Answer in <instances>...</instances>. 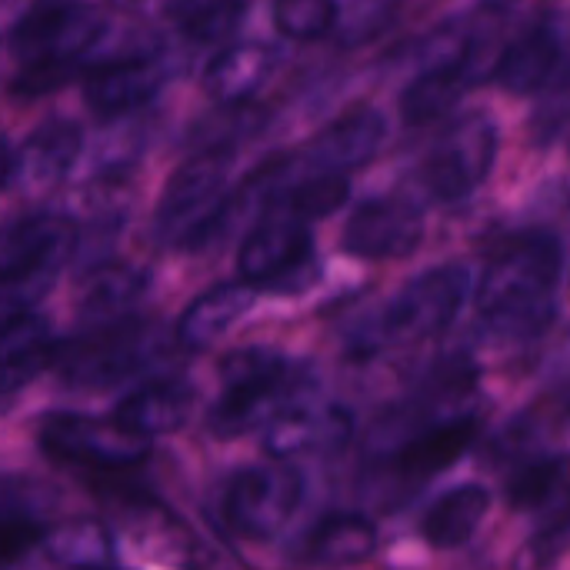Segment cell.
Instances as JSON below:
<instances>
[{
	"label": "cell",
	"mask_w": 570,
	"mask_h": 570,
	"mask_svg": "<svg viewBox=\"0 0 570 570\" xmlns=\"http://www.w3.org/2000/svg\"><path fill=\"white\" fill-rule=\"evenodd\" d=\"M564 247L548 230L518 234L494 250L478 287L481 321L498 337H534L558 311Z\"/></svg>",
	"instance_id": "6da1fadb"
},
{
	"label": "cell",
	"mask_w": 570,
	"mask_h": 570,
	"mask_svg": "<svg viewBox=\"0 0 570 570\" xmlns=\"http://www.w3.org/2000/svg\"><path fill=\"white\" fill-rule=\"evenodd\" d=\"M220 381L224 394L207 414V428L217 441H237L264 428L284 407L307 401L314 391L307 367H297L267 347L227 354L220 361Z\"/></svg>",
	"instance_id": "7a4b0ae2"
},
{
	"label": "cell",
	"mask_w": 570,
	"mask_h": 570,
	"mask_svg": "<svg viewBox=\"0 0 570 570\" xmlns=\"http://www.w3.org/2000/svg\"><path fill=\"white\" fill-rule=\"evenodd\" d=\"M468 291L471 271L464 264H441L417 274L367 324L354 331V354L371 357L441 334L461 314Z\"/></svg>",
	"instance_id": "3957f363"
},
{
	"label": "cell",
	"mask_w": 570,
	"mask_h": 570,
	"mask_svg": "<svg viewBox=\"0 0 570 570\" xmlns=\"http://www.w3.org/2000/svg\"><path fill=\"white\" fill-rule=\"evenodd\" d=\"M160 351V327L124 314L114 321H97L70 341H57L50 371L70 391H107L150 367Z\"/></svg>",
	"instance_id": "277c9868"
},
{
	"label": "cell",
	"mask_w": 570,
	"mask_h": 570,
	"mask_svg": "<svg viewBox=\"0 0 570 570\" xmlns=\"http://www.w3.org/2000/svg\"><path fill=\"white\" fill-rule=\"evenodd\" d=\"M237 271L254 287L301 294L321 274L311 224L277 204H267L264 217L250 227L237 250Z\"/></svg>",
	"instance_id": "5b68a950"
},
{
	"label": "cell",
	"mask_w": 570,
	"mask_h": 570,
	"mask_svg": "<svg viewBox=\"0 0 570 570\" xmlns=\"http://www.w3.org/2000/svg\"><path fill=\"white\" fill-rule=\"evenodd\" d=\"M498 144L501 137L491 114L474 110L454 117L417 167L428 197L438 204L468 200L491 177L498 160Z\"/></svg>",
	"instance_id": "8992f818"
},
{
	"label": "cell",
	"mask_w": 570,
	"mask_h": 570,
	"mask_svg": "<svg viewBox=\"0 0 570 570\" xmlns=\"http://www.w3.org/2000/svg\"><path fill=\"white\" fill-rule=\"evenodd\" d=\"M37 444L57 464L90 468L104 474L134 471L150 458V438L127 431L114 417H94L73 411L47 414L40 421Z\"/></svg>",
	"instance_id": "52a82bcc"
},
{
	"label": "cell",
	"mask_w": 570,
	"mask_h": 570,
	"mask_svg": "<svg viewBox=\"0 0 570 570\" xmlns=\"http://www.w3.org/2000/svg\"><path fill=\"white\" fill-rule=\"evenodd\" d=\"M304 501V474L291 461L254 464L230 478L224 491L227 528L254 544L274 541Z\"/></svg>",
	"instance_id": "ba28073f"
},
{
	"label": "cell",
	"mask_w": 570,
	"mask_h": 570,
	"mask_svg": "<svg viewBox=\"0 0 570 570\" xmlns=\"http://www.w3.org/2000/svg\"><path fill=\"white\" fill-rule=\"evenodd\" d=\"M107 20L87 3H47L23 13L10 30V50L20 63L83 60L104 40Z\"/></svg>",
	"instance_id": "9c48e42d"
},
{
	"label": "cell",
	"mask_w": 570,
	"mask_h": 570,
	"mask_svg": "<svg viewBox=\"0 0 570 570\" xmlns=\"http://www.w3.org/2000/svg\"><path fill=\"white\" fill-rule=\"evenodd\" d=\"M234 167V144H207L194 150L164 184L157 200V230L180 240V234L224 194Z\"/></svg>",
	"instance_id": "30bf717a"
},
{
	"label": "cell",
	"mask_w": 570,
	"mask_h": 570,
	"mask_svg": "<svg viewBox=\"0 0 570 570\" xmlns=\"http://www.w3.org/2000/svg\"><path fill=\"white\" fill-rule=\"evenodd\" d=\"M424 240V210L407 197H371L357 204L341 230V247L361 261L411 257Z\"/></svg>",
	"instance_id": "8fae6325"
},
{
	"label": "cell",
	"mask_w": 570,
	"mask_h": 570,
	"mask_svg": "<svg viewBox=\"0 0 570 570\" xmlns=\"http://www.w3.org/2000/svg\"><path fill=\"white\" fill-rule=\"evenodd\" d=\"M491 73V63L481 53V43L471 37L454 53L428 60V67L401 90V117L414 127L448 117L461 97Z\"/></svg>",
	"instance_id": "7c38bea8"
},
{
	"label": "cell",
	"mask_w": 570,
	"mask_h": 570,
	"mask_svg": "<svg viewBox=\"0 0 570 570\" xmlns=\"http://www.w3.org/2000/svg\"><path fill=\"white\" fill-rule=\"evenodd\" d=\"M357 421L344 404L314 407L297 401L264 424V451L274 461H297L307 454H334L354 441Z\"/></svg>",
	"instance_id": "4fadbf2b"
},
{
	"label": "cell",
	"mask_w": 570,
	"mask_h": 570,
	"mask_svg": "<svg viewBox=\"0 0 570 570\" xmlns=\"http://www.w3.org/2000/svg\"><path fill=\"white\" fill-rule=\"evenodd\" d=\"M481 431H484L481 414H458V417L428 424L397 444L391 458V474L407 481L411 488H421L424 481L454 468L478 444Z\"/></svg>",
	"instance_id": "5bb4252c"
},
{
	"label": "cell",
	"mask_w": 570,
	"mask_h": 570,
	"mask_svg": "<svg viewBox=\"0 0 570 570\" xmlns=\"http://www.w3.org/2000/svg\"><path fill=\"white\" fill-rule=\"evenodd\" d=\"M83 154V130L67 117H50L13 154L10 184L30 197L57 190Z\"/></svg>",
	"instance_id": "9a60e30c"
},
{
	"label": "cell",
	"mask_w": 570,
	"mask_h": 570,
	"mask_svg": "<svg viewBox=\"0 0 570 570\" xmlns=\"http://www.w3.org/2000/svg\"><path fill=\"white\" fill-rule=\"evenodd\" d=\"M167 83V67L157 57H117L90 67L83 77V104L97 117H127L147 107Z\"/></svg>",
	"instance_id": "2e32d148"
},
{
	"label": "cell",
	"mask_w": 570,
	"mask_h": 570,
	"mask_svg": "<svg viewBox=\"0 0 570 570\" xmlns=\"http://www.w3.org/2000/svg\"><path fill=\"white\" fill-rule=\"evenodd\" d=\"M561 57H564L561 27L544 17L498 53L488 77L508 94H538L561 70Z\"/></svg>",
	"instance_id": "e0dca14e"
},
{
	"label": "cell",
	"mask_w": 570,
	"mask_h": 570,
	"mask_svg": "<svg viewBox=\"0 0 570 570\" xmlns=\"http://www.w3.org/2000/svg\"><path fill=\"white\" fill-rule=\"evenodd\" d=\"M197 407V391L187 377H157L134 387L117 407L114 421L140 438H167L187 428Z\"/></svg>",
	"instance_id": "ac0fdd59"
},
{
	"label": "cell",
	"mask_w": 570,
	"mask_h": 570,
	"mask_svg": "<svg viewBox=\"0 0 570 570\" xmlns=\"http://www.w3.org/2000/svg\"><path fill=\"white\" fill-rule=\"evenodd\" d=\"M387 140V120L377 107H351L337 120H331L314 140L307 157L321 170H361L367 167Z\"/></svg>",
	"instance_id": "d6986e66"
},
{
	"label": "cell",
	"mask_w": 570,
	"mask_h": 570,
	"mask_svg": "<svg viewBox=\"0 0 570 570\" xmlns=\"http://www.w3.org/2000/svg\"><path fill=\"white\" fill-rule=\"evenodd\" d=\"M254 304H257V287L250 281L214 284L184 307V314L177 317L174 337L184 351H207L217 341H224V334L240 317H247Z\"/></svg>",
	"instance_id": "ffe728a7"
},
{
	"label": "cell",
	"mask_w": 570,
	"mask_h": 570,
	"mask_svg": "<svg viewBox=\"0 0 570 570\" xmlns=\"http://www.w3.org/2000/svg\"><path fill=\"white\" fill-rule=\"evenodd\" d=\"M277 70V50L264 40H234L224 43L204 67V90L210 100L234 107L247 104Z\"/></svg>",
	"instance_id": "44dd1931"
},
{
	"label": "cell",
	"mask_w": 570,
	"mask_h": 570,
	"mask_svg": "<svg viewBox=\"0 0 570 570\" xmlns=\"http://www.w3.org/2000/svg\"><path fill=\"white\" fill-rule=\"evenodd\" d=\"M53 351L57 337L47 317L23 311L0 324V397L17 394L40 371H50Z\"/></svg>",
	"instance_id": "7402d4cb"
},
{
	"label": "cell",
	"mask_w": 570,
	"mask_h": 570,
	"mask_svg": "<svg viewBox=\"0 0 570 570\" xmlns=\"http://www.w3.org/2000/svg\"><path fill=\"white\" fill-rule=\"evenodd\" d=\"M491 511V491L484 484H458L444 491L421 521V538L434 551H458L474 541Z\"/></svg>",
	"instance_id": "603a6c76"
},
{
	"label": "cell",
	"mask_w": 570,
	"mask_h": 570,
	"mask_svg": "<svg viewBox=\"0 0 570 570\" xmlns=\"http://www.w3.org/2000/svg\"><path fill=\"white\" fill-rule=\"evenodd\" d=\"M150 287V274L134 264L104 261L90 267L77 291V314L83 324L124 317Z\"/></svg>",
	"instance_id": "cb8c5ba5"
},
{
	"label": "cell",
	"mask_w": 570,
	"mask_h": 570,
	"mask_svg": "<svg viewBox=\"0 0 570 570\" xmlns=\"http://www.w3.org/2000/svg\"><path fill=\"white\" fill-rule=\"evenodd\" d=\"M377 551V524L364 514L341 511L327 514L301 548L304 564H321V568H351L364 564Z\"/></svg>",
	"instance_id": "d4e9b609"
},
{
	"label": "cell",
	"mask_w": 570,
	"mask_h": 570,
	"mask_svg": "<svg viewBox=\"0 0 570 570\" xmlns=\"http://www.w3.org/2000/svg\"><path fill=\"white\" fill-rule=\"evenodd\" d=\"M40 551L50 564H60V568H114L117 564L114 534L97 518H70L63 524L43 528Z\"/></svg>",
	"instance_id": "484cf974"
},
{
	"label": "cell",
	"mask_w": 570,
	"mask_h": 570,
	"mask_svg": "<svg viewBox=\"0 0 570 570\" xmlns=\"http://www.w3.org/2000/svg\"><path fill=\"white\" fill-rule=\"evenodd\" d=\"M70 261V250H57L50 257H40L20 271H10L0 277V324H7L10 317L33 311V304H40L50 287L57 284V274L63 271V264Z\"/></svg>",
	"instance_id": "4316f807"
},
{
	"label": "cell",
	"mask_w": 570,
	"mask_h": 570,
	"mask_svg": "<svg viewBox=\"0 0 570 570\" xmlns=\"http://www.w3.org/2000/svg\"><path fill=\"white\" fill-rule=\"evenodd\" d=\"M351 197V180L347 174L341 170H321L301 184H294L291 190H277L267 204H277L284 207L287 214L301 217V220H321V217H331L334 210H341Z\"/></svg>",
	"instance_id": "83f0119b"
},
{
	"label": "cell",
	"mask_w": 570,
	"mask_h": 570,
	"mask_svg": "<svg viewBox=\"0 0 570 570\" xmlns=\"http://www.w3.org/2000/svg\"><path fill=\"white\" fill-rule=\"evenodd\" d=\"M247 0H177L170 17L194 43H224L237 33Z\"/></svg>",
	"instance_id": "f1b7e54d"
},
{
	"label": "cell",
	"mask_w": 570,
	"mask_h": 570,
	"mask_svg": "<svg viewBox=\"0 0 570 570\" xmlns=\"http://www.w3.org/2000/svg\"><path fill=\"white\" fill-rule=\"evenodd\" d=\"M564 454L521 461V468L508 481V504L514 511H541L564 491Z\"/></svg>",
	"instance_id": "f546056e"
},
{
	"label": "cell",
	"mask_w": 570,
	"mask_h": 570,
	"mask_svg": "<svg viewBox=\"0 0 570 570\" xmlns=\"http://www.w3.org/2000/svg\"><path fill=\"white\" fill-rule=\"evenodd\" d=\"M337 0H274V27L291 40H321L337 23Z\"/></svg>",
	"instance_id": "4dcf8cb0"
},
{
	"label": "cell",
	"mask_w": 570,
	"mask_h": 570,
	"mask_svg": "<svg viewBox=\"0 0 570 570\" xmlns=\"http://www.w3.org/2000/svg\"><path fill=\"white\" fill-rule=\"evenodd\" d=\"M43 524L23 511H0V564H17L40 548Z\"/></svg>",
	"instance_id": "1f68e13d"
},
{
	"label": "cell",
	"mask_w": 570,
	"mask_h": 570,
	"mask_svg": "<svg viewBox=\"0 0 570 570\" xmlns=\"http://www.w3.org/2000/svg\"><path fill=\"white\" fill-rule=\"evenodd\" d=\"M80 73V60H53V63H20V73L13 77L10 90L17 97H40L53 94L60 83Z\"/></svg>",
	"instance_id": "d6a6232c"
},
{
	"label": "cell",
	"mask_w": 570,
	"mask_h": 570,
	"mask_svg": "<svg viewBox=\"0 0 570 570\" xmlns=\"http://www.w3.org/2000/svg\"><path fill=\"white\" fill-rule=\"evenodd\" d=\"M114 3L130 10V13H164V17H170L177 0H114Z\"/></svg>",
	"instance_id": "836d02e7"
},
{
	"label": "cell",
	"mask_w": 570,
	"mask_h": 570,
	"mask_svg": "<svg viewBox=\"0 0 570 570\" xmlns=\"http://www.w3.org/2000/svg\"><path fill=\"white\" fill-rule=\"evenodd\" d=\"M10 170H13V150H10V140L0 134V190L10 184Z\"/></svg>",
	"instance_id": "e575fe53"
},
{
	"label": "cell",
	"mask_w": 570,
	"mask_h": 570,
	"mask_svg": "<svg viewBox=\"0 0 570 570\" xmlns=\"http://www.w3.org/2000/svg\"><path fill=\"white\" fill-rule=\"evenodd\" d=\"M0 401H3V397H0Z\"/></svg>",
	"instance_id": "d590c367"
}]
</instances>
